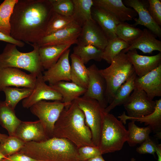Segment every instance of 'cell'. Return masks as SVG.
Returning <instances> with one entry per match:
<instances>
[{"instance_id":"cell-1","label":"cell","mask_w":161,"mask_h":161,"mask_svg":"<svg viewBox=\"0 0 161 161\" xmlns=\"http://www.w3.org/2000/svg\"><path fill=\"white\" fill-rule=\"evenodd\" d=\"M53 11L49 0H18L10 20V36L30 44L45 36Z\"/></svg>"},{"instance_id":"cell-2","label":"cell","mask_w":161,"mask_h":161,"mask_svg":"<svg viewBox=\"0 0 161 161\" xmlns=\"http://www.w3.org/2000/svg\"><path fill=\"white\" fill-rule=\"evenodd\" d=\"M53 137L68 139L77 148L96 147L92 140L91 131L85 123L84 114L75 100L61 112L54 126Z\"/></svg>"},{"instance_id":"cell-3","label":"cell","mask_w":161,"mask_h":161,"mask_svg":"<svg viewBox=\"0 0 161 161\" xmlns=\"http://www.w3.org/2000/svg\"><path fill=\"white\" fill-rule=\"evenodd\" d=\"M77 148L68 139L52 137L41 142L25 143L18 152L38 161H80Z\"/></svg>"},{"instance_id":"cell-4","label":"cell","mask_w":161,"mask_h":161,"mask_svg":"<svg viewBox=\"0 0 161 161\" xmlns=\"http://www.w3.org/2000/svg\"><path fill=\"white\" fill-rule=\"evenodd\" d=\"M99 71L106 82L105 97L109 104L119 88L135 72L126 53L122 51L113 59L109 66Z\"/></svg>"},{"instance_id":"cell-5","label":"cell","mask_w":161,"mask_h":161,"mask_svg":"<svg viewBox=\"0 0 161 161\" xmlns=\"http://www.w3.org/2000/svg\"><path fill=\"white\" fill-rule=\"evenodd\" d=\"M33 47L31 52H23L17 46L8 43L0 54V68L13 67L25 70L36 76L42 73L44 69L40 61L36 43L30 44Z\"/></svg>"},{"instance_id":"cell-6","label":"cell","mask_w":161,"mask_h":161,"mask_svg":"<svg viewBox=\"0 0 161 161\" xmlns=\"http://www.w3.org/2000/svg\"><path fill=\"white\" fill-rule=\"evenodd\" d=\"M123 123L112 114L104 112L98 148L101 154L119 151L128 139V132Z\"/></svg>"},{"instance_id":"cell-7","label":"cell","mask_w":161,"mask_h":161,"mask_svg":"<svg viewBox=\"0 0 161 161\" xmlns=\"http://www.w3.org/2000/svg\"><path fill=\"white\" fill-rule=\"evenodd\" d=\"M75 100L84 114L85 123L91 132L92 142L98 148L103 120L104 109L94 99L82 96Z\"/></svg>"},{"instance_id":"cell-8","label":"cell","mask_w":161,"mask_h":161,"mask_svg":"<svg viewBox=\"0 0 161 161\" xmlns=\"http://www.w3.org/2000/svg\"><path fill=\"white\" fill-rule=\"evenodd\" d=\"M71 103L41 100L32 105L30 109L32 114L37 116L42 123L50 138L53 137L55 124L62 111Z\"/></svg>"},{"instance_id":"cell-9","label":"cell","mask_w":161,"mask_h":161,"mask_svg":"<svg viewBox=\"0 0 161 161\" xmlns=\"http://www.w3.org/2000/svg\"><path fill=\"white\" fill-rule=\"evenodd\" d=\"M156 105L155 101L150 99L143 90L136 88L123 105L127 115L134 118L141 117L151 114Z\"/></svg>"},{"instance_id":"cell-10","label":"cell","mask_w":161,"mask_h":161,"mask_svg":"<svg viewBox=\"0 0 161 161\" xmlns=\"http://www.w3.org/2000/svg\"><path fill=\"white\" fill-rule=\"evenodd\" d=\"M87 68L88 83L86 90L83 97L96 100L104 109L108 104L105 97L106 88V81L96 65L93 64Z\"/></svg>"},{"instance_id":"cell-11","label":"cell","mask_w":161,"mask_h":161,"mask_svg":"<svg viewBox=\"0 0 161 161\" xmlns=\"http://www.w3.org/2000/svg\"><path fill=\"white\" fill-rule=\"evenodd\" d=\"M36 78L35 75L27 74L18 68H0V91L6 87L11 86L33 89Z\"/></svg>"},{"instance_id":"cell-12","label":"cell","mask_w":161,"mask_h":161,"mask_svg":"<svg viewBox=\"0 0 161 161\" xmlns=\"http://www.w3.org/2000/svg\"><path fill=\"white\" fill-rule=\"evenodd\" d=\"M108 39L98 24L93 20L86 22L81 27L77 45H91L103 51Z\"/></svg>"},{"instance_id":"cell-13","label":"cell","mask_w":161,"mask_h":161,"mask_svg":"<svg viewBox=\"0 0 161 161\" xmlns=\"http://www.w3.org/2000/svg\"><path fill=\"white\" fill-rule=\"evenodd\" d=\"M124 4L133 9L138 15V18H134V26L141 25L146 27L156 37H161V28L154 21L148 9V2L146 0H124Z\"/></svg>"},{"instance_id":"cell-14","label":"cell","mask_w":161,"mask_h":161,"mask_svg":"<svg viewBox=\"0 0 161 161\" xmlns=\"http://www.w3.org/2000/svg\"><path fill=\"white\" fill-rule=\"evenodd\" d=\"M62 99V96L58 92L46 84L42 73L37 77L35 85L31 94L23 100L22 104L23 107L28 109L41 100L61 101Z\"/></svg>"},{"instance_id":"cell-15","label":"cell","mask_w":161,"mask_h":161,"mask_svg":"<svg viewBox=\"0 0 161 161\" xmlns=\"http://www.w3.org/2000/svg\"><path fill=\"white\" fill-rule=\"evenodd\" d=\"M14 136L25 143L40 142L49 138L41 122L22 121L17 128Z\"/></svg>"},{"instance_id":"cell-16","label":"cell","mask_w":161,"mask_h":161,"mask_svg":"<svg viewBox=\"0 0 161 161\" xmlns=\"http://www.w3.org/2000/svg\"><path fill=\"white\" fill-rule=\"evenodd\" d=\"M70 52L69 49L66 50L54 65L44 72L43 77L45 82L52 85L62 81H71Z\"/></svg>"},{"instance_id":"cell-17","label":"cell","mask_w":161,"mask_h":161,"mask_svg":"<svg viewBox=\"0 0 161 161\" xmlns=\"http://www.w3.org/2000/svg\"><path fill=\"white\" fill-rule=\"evenodd\" d=\"M135 88L143 90L151 100L161 96V64L141 77H136Z\"/></svg>"},{"instance_id":"cell-18","label":"cell","mask_w":161,"mask_h":161,"mask_svg":"<svg viewBox=\"0 0 161 161\" xmlns=\"http://www.w3.org/2000/svg\"><path fill=\"white\" fill-rule=\"evenodd\" d=\"M78 25L61 29L45 35L37 43L39 47L51 45L76 44L81 30Z\"/></svg>"},{"instance_id":"cell-19","label":"cell","mask_w":161,"mask_h":161,"mask_svg":"<svg viewBox=\"0 0 161 161\" xmlns=\"http://www.w3.org/2000/svg\"><path fill=\"white\" fill-rule=\"evenodd\" d=\"M126 53L138 77L144 75L161 64V52L151 56L139 55L135 49Z\"/></svg>"},{"instance_id":"cell-20","label":"cell","mask_w":161,"mask_h":161,"mask_svg":"<svg viewBox=\"0 0 161 161\" xmlns=\"http://www.w3.org/2000/svg\"><path fill=\"white\" fill-rule=\"evenodd\" d=\"M93 5L113 15L120 22L132 21L137 15L133 9L126 7L122 0H93Z\"/></svg>"},{"instance_id":"cell-21","label":"cell","mask_w":161,"mask_h":161,"mask_svg":"<svg viewBox=\"0 0 161 161\" xmlns=\"http://www.w3.org/2000/svg\"><path fill=\"white\" fill-rule=\"evenodd\" d=\"M93 19L102 30L108 40L117 37L115 31L120 22L113 15L106 10L93 5L91 9Z\"/></svg>"},{"instance_id":"cell-22","label":"cell","mask_w":161,"mask_h":161,"mask_svg":"<svg viewBox=\"0 0 161 161\" xmlns=\"http://www.w3.org/2000/svg\"><path fill=\"white\" fill-rule=\"evenodd\" d=\"M156 37L148 30L145 28L140 36L122 51L126 53L130 50L139 49L145 53L151 54L155 50L161 52V41L157 39Z\"/></svg>"},{"instance_id":"cell-23","label":"cell","mask_w":161,"mask_h":161,"mask_svg":"<svg viewBox=\"0 0 161 161\" xmlns=\"http://www.w3.org/2000/svg\"><path fill=\"white\" fill-rule=\"evenodd\" d=\"M156 105L154 112L151 114L139 118L130 117L126 115L125 112L118 117L120 120L125 124L128 120L133 121L144 123L145 126H150L152 131L156 134V136L161 138V99L155 100Z\"/></svg>"},{"instance_id":"cell-24","label":"cell","mask_w":161,"mask_h":161,"mask_svg":"<svg viewBox=\"0 0 161 161\" xmlns=\"http://www.w3.org/2000/svg\"><path fill=\"white\" fill-rule=\"evenodd\" d=\"M72 44H73L70 43L39 47V58L44 69L47 70L54 65L63 54Z\"/></svg>"},{"instance_id":"cell-25","label":"cell","mask_w":161,"mask_h":161,"mask_svg":"<svg viewBox=\"0 0 161 161\" xmlns=\"http://www.w3.org/2000/svg\"><path fill=\"white\" fill-rule=\"evenodd\" d=\"M62 95L61 102L71 103L76 98L83 95L86 89L72 82L62 81L49 85Z\"/></svg>"},{"instance_id":"cell-26","label":"cell","mask_w":161,"mask_h":161,"mask_svg":"<svg viewBox=\"0 0 161 161\" xmlns=\"http://www.w3.org/2000/svg\"><path fill=\"white\" fill-rule=\"evenodd\" d=\"M71 81L87 89L88 83V70L80 58L73 53L70 56Z\"/></svg>"},{"instance_id":"cell-27","label":"cell","mask_w":161,"mask_h":161,"mask_svg":"<svg viewBox=\"0 0 161 161\" xmlns=\"http://www.w3.org/2000/svg\"><path fill=\"white\" fill-rule=\"evenodd\" d=\"M21 121L16 116L14 109L4 101H0V125L7 130L9 136H14L16 131Z\"/></svg>"},{"instance_id":"cell-28","label":"cell","mask_w":161,"mask_h":161,"mask_svg":"<svg viewBox=\"0 0 161 161\" xmlns=\"http://www.w3.org/2000/svg\"><path fill=\"white\" fill-rule=\"evenodd\" d=\"M136 73L129 78L117 90L112 103L104 109V112L109 113L116 106L124 105L128 100L131 93L135 88Z\"/></svg>"},{"instance_id":"cell-29","label":"cell","mask_w":161,"mask_h":161,"mask_svg":"<svg viewBox=\"0 0 161 161\" xmlns=\"http://www.w3.org/2000/svg\"><path fill=\"white\" fill-rule=\"evenodd\" d=\"M74 10L72 16L81 27L87 21L92 20L91 9L93 0H72Z\"/></svg>"},{"instance_id":"cell-30","label":"cell","mask_w":161,"mask_h":161,"mask_svg":"<svg viewBox=\"0 0 161 161\" xmlns=\"http://www.w3.org/2000/svg\"><path fill=\"white\" fill-rule=\"evenodd\" d=\"M77 25H79L72 16H64L53 10L49 21L45 35Z\"/></svg>"},{"instance_id":"cell-31","label":"cell","mask_w":161,"mask_h":161,"mask_svg":"<svg viewBox=\"0 0 161 161\" xmlns=\"http://www.w3.org/2000/svg\"><path fill=\"white\" fill-rule=\"evenodd\" d=\"M128 128L127 142L131 147L141 143L149 137V134L152 131L150 126L140 127L135 124V122L133 121L129 123Z\"/></svg>"},{"instance_id":"cell-32","label":"cell","mask_w":161,"mask_h":161,"mask_svg":"<svg viewBox=\"0 0 161 161\" xmlns=\"http://www.w3.org/2000/svg\"><path fill=\"white\" fill-rule=\"evenodd\" d=\"M74 54L78 56L85 64L91 60L100 61L102 59L103 50L91 45H77L73 48Z\"/></svg>"},{"instance_id":"cell-33","label":"cell","mask_w":161,"mask_h":161,"mask_svg":"<svg viewBox=\"0 0 161 161\" xmlns=\"http://www.w3.org/2000/svg\"><path fill=\"white\" fill-rule=\"evenodd\" d=\"M33 89L25 87L20 89L18 87H6L2 90L5 96L4 101L7 105L15 109L17 105L21 100L30 95Z\"/></svg>"},{"instance_id":"cell-34","label":"cell","mask_w":161,"mask_h":161,"mask_svg":"<svg viewBox=\"0 0 161 161\" xmlns=\"http://www.w3.org/2000/svg\"><path fill=\"white\" fill-rule=\"evenodd\" d=\"M18 0H4L0 5V32L10 36V20Z\"/></svg>"},{"instance_id":"cell-35","label":"cell","mask_w":161,"mask_h":161,"mask_svg":"<svg viewBox=\"0 0 161 161\" xmlns=\"http://www.w3.org/2000/svg\"><path fill=\"white\" fill-rule=\"evenodd\" d=\"M129 46V44L117 37L108 40L107 44L103 51L102 59L110 64L115 56Z\"/></svg>"},{"instance_id":"cell-36","label":"cell","mask_w":161,"mask_h":161,"mask_svg":"<svg viewBox=\"0 0 161 161\" xmlns=\"http://www.w3.org/2000/svg\"><path fill=\"white\" fill-rule=\"evenodd\" d=\"M143 30L136 28L127 22H120L116 28L117 37L130 44L139 37Z\"/></svg>"},{"instance_id":"cell-37","label":"cell","mask_w":161,"mask_h":161,"mask_svg":"<svg viewBox=\"0 0 161 161\" xmlns=\"http://www.w3.org/2000/svg\"><path fill=\"white\" fill-rule=\"evenodd\" d=\"M25 143L15 136H8L0 143V151L6 157L18 152Z\"/></svg>"},{"instance_id":"cell-38","label":"cell","mask_w":161,"mask_h":161,"mask_svg":"<svg viewBox=\"0 0 161 161\" xmlns=\"http://www.w3.org/2000/svg\"><path fill=\"white\" fill-rule=\"evenodd\" d=\"M53 10L64 16H72L74 4L72 0H49Z\"/></svg>"},{"instance_id":"cell-39","label":"cell","mask_w":161,"mask_h":161,"mask_svg":"<svg viewBox=\"0 0 161 161\" xmlns=\"http://www.w3.org/2000/svg\"><path fill=\"white\" fill-rule=\"evenodd\" d=\"M77 151L78 158L80 161H85L102 155L97 147L83 146L78 148Z\"/></svg>"},{"instance_id":"cell-40","label":"cell","mask_w":161,"mask_h":161,"mask_svg":"<svg viewBox=\"0 0 161 161\" xmlns=\"http://www.w3.org/2000/svg\"><path fill=\"white\" fill-rule=\"evenodd\" d=\"M148 9L152 18L160 26L161 25V0H148Z\"/></svg>"},{"instance_id":"cell-41","label":"cell","mask_w":161,"mask_h":161,"mask_svg":"<svg viewBox=\"0 0 161 161\" xmlns=\"http://www.w3.org/2000/svg\"><path fill=\"white\" fill-rule=\"evenodd\" d=\"M136 149L137 152L140 154H149L155 155L157 145L150 137L140 144Z\"/></svg>"},{"instance_id":"cell-42","label":"cell","mask_w":161,"mask_h":161,"mask_svg":"<svg viewBox=\"0 0 161 161\" xmlns=\"http://www.w3.org/2000/svg\"><path fill=\"white\" fill-rule=\"evenodd\" d=\"M0 161H38L24 154L18 152L7 156Z\"/></svg>"},{"instance_id":"cell-43","label":"cell","mask_w":161,"mask_h":161,"mask_svg":"<svg viewBox=\"0 0 161 161\" xmlns=\"http://www.w3.org/2000/svg\"><path fill=\"white\" fill-rule=\"evenodd\" d=\"M0 41L15 44L17 47H23L25 45L24 42L16 40L10 36L7 35L1 32H0Z\"/></svg>"},{"instance_id":"cell-44","label":"cell","mask_w":161,"mask_h":161,"mask_svg":"<svg viewBox=\"0 0 161 161\" xmlns=\"http://www.w3.org/2000/svg\"><path fill=\"white\" fill-rule=\"evenodd\" d=\"M158 156V161H161V145H157L156 152Z\"/></svg>"},{"instance_id":"cell-45","label":"cell","mask_w":161,"mask_h":161,"mask_svg":"<svg viewBox=\"0 0 161 161\" xmlns=\"http://www.w3.org/2000/svg\"><path fill=\"white\" fill-rule=\"evenodd\" d=\"M85 161H105L102 155L97 156L94 158L89 159Z\"/></svg>"},{"instance_id":"cell-46","label":"cell","mask_w":161,"mask_h":161,"mask_svg":"<svg viewBox=\"0 0 161 161\" xmlns=\"http://www.w3.org/2000/svg\"><path fill=\"white\" fill-rule=\"evenodd\" d=\"M7 136V135L0 133V143L3 141Z\"/></svg>"},{"instance_id":"cell-47","label":"cell","mask_w":161,"mask_h":161,"mask_svg":"<svg viewBox=\"0 0 161 161\" xmlns=\"http://www.w3.org/2000/svg\"><path fill=\"white\" fill-rule=\"evenodd\" d=\"M6 157L3 155L0 151V161L2 159L5 158Z\"/></svg>"}]
</instances>
